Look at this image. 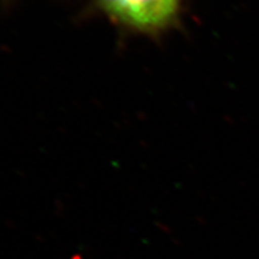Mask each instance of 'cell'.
Returning <instances> with one entry per match:
<instances>
[{"mask_svg": "<svg viewBox=\"0 0 259 259\" xmlns=\"http://www.w3.org/2000/svg\"><path fill=\"white\" fill-rule=\"evenodd\" d=\"M97 8L119 27L155 35L179 18L183 0H95Z\"/></svg>", "mask_w": 259, "mask_h": 259, "instance_id": "6da1fadb", "label": "cell"}]
</instances>
